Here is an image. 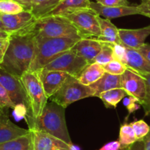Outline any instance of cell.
Listing matches in <instances>:
<instances>
[{
  "instance_id": "obj_1",
  "label": "cell",
  "mask_w": 150,
  "mask_h": 150,
  "mask_svg": "<svg viewBox=\"0 0 150 150\" xmlns=\"http://www.w3.org/2000/svg\"><path fill=\"white\" fill-rule=\"evenodd\" d=\"M34 28L10 35L9 46L0 64L1 68L19 79L29 70L33 59L35 40Z\"/></svg>"
},
{
  "instance_id": "obj_2",
  "label": "cell",
  "mask_w": 150,
  "mask_h": 150,
  "mask_svg": "<svg viewBox=\"0 0 150 150\" xmlns=\"http://www.w3.org/2000/svg\"><path fill=\"white\" fill-rule=\"evenodd\" d=\"M26 96V121L31 130L41 117L49 99L43 88L38 71H27L20 78Z\"/></svg>"
},
{
  "instance_id": "obj_3",
  "label": "cell",
  "mask_w": 150,
  "mask_h": 150,
  "mask_svg": "<svg viewBox=\"0 0 150 150\" xmlns=\"http://www.w3.org/2000/svg\"><path fill=\"white\" fill-rule=\"evenodd\" d=\"M66 108L52 102L47 103L41 117L31 130L44 132L69 144H73L65 117Z\"/></svg>"
},
{
  "instance_id": "obj_4",
  "label": "cell",
  "mask_w": 150,
  "mask_h": 150,
  "mask_svg": "<svg viewBox=\"0 0 150 150\" xmlns=\"http://www.w3.org/2000/svg\"><path fill=\"white\" fill-rule=\"evenodd\" d=\"M78 40L70 38H35L34 56L28 71H38L62 54L71 49Z\"/></svg>"
},
{
  "instance_id": "obj_5",
  "label": "cell",
  "mask_w": 150,
  "mask_h": 150,
  "mask_svg": "<svg viewBox=\"0 0 150 150\" xmlns=\"http://www.w3.org/2000/svg\"><path fill=\"white\" fill-rule=\"evenodd\" d=\"M35 38L82 39L75 26L63 16H48L37 19L34 28Z\"/></svg>"
},
{
  "instance_id": "obj_6",
  "label": "cell",
  "mask_w": 150,
  "mask_h": 150,
  "mask_svg": "<svg viewBox=\"0 0 150 150\" xmlns=\"http://www.w3.org/2000/svg\"><path fill=\"white\" fill-rule=\"evenodd\" d=\"M94 92L89 86H85L76 78L69 76L59 90L51 96V101L66 108L76 101L94 97Z\"/></svg>"
},
{
  "instance_id": "obj_7",
  "label": "cell",
  "mask_w": 150,
  "mask_h": 150,
  "mask_svg": "<svg viewBox=\"0 0 150 150\" xmlns=\"http://www.w3.org/2000/svg\"><path fill=\"white\" fill-rule=\"evenodd\" d=\"M63 16L75 26L82 39L96 38L101 34L99 15L90 7L78 9Z\"/></svg>"
},
{
  "instance_id": "obj_8",
  "label": "cell",
  "mask_w": 150,
  "mask_h": 150,
  "mask_svg": "<svg viewBox=\"0 0 150 150\" xmlns=\"http://www.w3.org/2000/svg\"><path fill=\"white\" fill-rule=\"evenodd\" d=\"M89 63L71 49L62 54L44 67L46 70H56L68 73L77 79Z\"/></svg>"
},
{
  "instance_id": "obj_9",
  "label": "cell",
  "mask_w": 150,
  "mask_h": 150,
  "mask_svg": "<svg viewBox=\"0 0 150 150\" xmlns=\"http://www.w3.org/2000/svg\"><path fill=\"white\" fill-rule=\"evenodd\" d=\"M0 16L4 31L9 35L33 29L37 21L32 12L27 10L16 14H0Z\"/></svg>"
},
{
  "instance_id": "obj_10",
  "label": "cell",
  "mask_w": 150,
  "mask_h": 150,
  "mask_svg": "<svg viewBox=\"0 0 150 150\" xmlns=\"http://www.w3.org/2000/svg\"><path fill=\"white\" fill-rule=\"evenodd\" d=\"M31 150H80L78 146L69 144L51 135L37 130H29Z\"/></svg>"
},
{
  "instance_id": "obj_11",
  "label": "cell",
  "mask_w": 150,
  "mask_h": 150,
  "mask_svg": "<svg viewBox=\"0 0 150 150\" xmlns=\"http://www.w3.org/2000/svg\"><path fill=\"white\" fill-rule=\"evenodd\" d=\"M0 84L4 88L15 107L24 105L26 108V96L20 79L0 67Z\"/></svg>"
},
{
  "instance_id": "obj_12",
  "label": "cell",
  "mask_w": 150,
  "mask_h": 150,
  "mask_svg": "<svg viewBox=\"0 0 150 150\" xmlns=\"http://www.w3.org/2000/svg\"><path fill=\"white\" fill-rule=\"evenodd\" d=\"M120 83L121 88L124 89L128 95L137 98L141 104L146 97V83L144 77L127 68L121 75Z\"/></svg>"
},
{
  "instance_id": "obj_13",
  "label": "cell",
  "mask_w": 150,
  "mask_h": 150,
  "mask_svg": "<svg viewBox=\"0 0 150 150\" xmlns=\"http://www.w3.org/2000/svg\"><path fill=\"white\" fill-rule=\"evenodd\" d=\"M38 73L44 92L48 98L54 95L59 90L69 76H70L65 72L46 70L44 69L38 70Z\"/></svg>"
},
{
  "instance_id": "obj_14",
  "label": "cell",
  "mask_w": 150,
  "mask_h": 150,
  "mask_svg": "<svg viewBox=\"0 0 150 150\" xmlns=\"http://www.w3.org/2000/svg\"><path fill=\"white\" fill-rule=\"evenodd\" d=\"M119 35L122 45L138 49L150 35V25L140 29H119Z\"/></svg>"
},
{
  "instance_id": "obj_15",
  "label": "cell",
  "mask_w": 150,
  "mask_h": 150,
  "mask_svg": "<svg viewBox=\"0 0 150 150\" xmlns=\"http://www.w3.org/2000/svg\"><path fill=\"white\" fill-rule=\"evenodd\" d=\"M90 7L96 12L99 16H103L104 18L112 19L124 16L140 15L137 6H104L98 2L90 3Z\"/></svg>"
},
{
  "instance_id": "obj_16",
  "label": "cell",
  "mask_w": 150,
  "mask_h": 150,
  "mask_svg": "<svg viewBox=\"0 0 150 150\" xmlns=\"http://www.w3.org/2000/svg\"><path fill=\"white\" fill-rule=\"evenodd\" d=\"M29 133V129L22 128L11 122L7 110L0 111V144L24 136Z\"/></svg>"
},
{
  "instance_id": "obj_17",
  "label": "cell",
  "mask_w": 150,
  "mask_h": 150,
  "mask_svg": "<svg viewBox=\"0 0 150 150\" xmlns=\"http://www.w3.org/2000/svg\"><path fill=\"white\" fill-rule=\"evenodd\" d=\"M101 49V42L94 38L80 39L71 48L72 51L86 60L89 64L95 62L96 57Z\"/></svg>"
},
{
  "instance_id": "obj_18",
  "label": "cell",
  "mask_w": 150,
  "mask_h": 150,
  "mask_svg": "<svg viewBox=\"0 0 150 150\" xmlns=\"http://www.w3.org/2000/svg\"><path fill=\"white\" fill-rule=\"evenodd\" d=\"M126 48V66L140 75L150 73V63L137 49Z\"/></svg>"
},
{
  "instance_id": "obj_19",
  "label": "cell",
  "mask_w": 150,
  "mask_h": 150,
  "mask_svg": "<svg viewBox=\"0 0 150 150\" xmlns=\"http://www.w3.org/2000/svg\"><path fill=\"white\" fill-rule=\"evenodd\" d=\"M98 21L99 23L101 34L99 36L94 39L101 42L121 45L119 35V29L112 22H110V19L101 18L99 16Z\"/></svg>"
},
{
  "instance_id": "obj_20",
  "label": "cell",
  "mask_w": 150,
  "mask_h": 150,
  "mask_svg": "<svg viewBox=\"0 0 150 150\" xmlns=\"http://www.w3.org/2000/svg\"><path fill=\"white\" fill-rule=\"evenodd\" d=\"M120 78L121 76L112 75L105 72L98 81L89 86L94 90V97L99 98L100 94L102 92L112 89L121 88Z\"/></svg>"
},
{
  "instance_id": "obj_21",
  "label": "cell",
  "mask_w": 150,
  "mask_h": 150,
  "mask_svg": "<svg viewBox=\"0 0 150 150\" xmlns=\"http://www.w3.org/2000/svg\"><path fill=\"white\" fill-rule=\"evenodd\" d=\"M90 3L91 0H60L58 4L45 16H64L78 9L89 7Z\"/></svg>"
},
{
  "instance_id": "obj_22",
  "label": "cell",
  "mask_w": 150,
  "mask_h": 150,
  "mask_svg": "<svg viewBox=\"0 0 150 150\" xmlns=\"http://www.w3.org/2000/svg\"><path fill=\"white\" fill-rule=\"evenodd\" d=\"M105 73L103 66L96 62L89 64L85 69L80 76L77 78L78 81L85 86H90L98 81Z\"/></svg>"
},
{
  "instance_id": "obj_23",
  "label": "cell",
  "mask_w": 150,
  "mask_h": 150,
  "mask_svg": "<svg viewBox=\"0 0 150 150\" xmlns=\"http://www.w3.org/2000/svg\"><path fill=\"white\" fill-rule=\"evenodd\" d=\"M128 95L124 89L122 88H116L102 92L99 98L101 99L106 108H116L119 103Z\"/></svg>"
},
{
  "instance_id": "obj_24",
  "label": "cell",
  "mask_w": 150,
  "mask_h": 150,
  "mask_svg": "<svg viewBox=\"0 0 150 150\" xmlns=\"http://www.w3.org/2000/svg\"><path fill=\"white\" fill-rule=\"evenodd\" d=\"M60 0H31V12L37 19L44 17L58 4Z\"/></svg>"
},
{
  "instance_id": "obj_25",
  "label": "cell",
  "mask_w": 150,
  "mask_h": 150,
  "mask_svg": "<svg viewBox=\"0 0 150 150\" xmlns=\"http://www.w3.org/2000/svg\"><path fill=\"white\" fill-rule=\"evenodd\" d=\"M0 150H31L30 132L24 136L0 144Z\"/></svg>"
},
{
  "instance_id": "obj_26",
  "label": "cell",
  "mask_w": 150,
  "mask_h": 150,
  "mask_svg": "<svg viewBox=\"0 0 150 150\" xmlns=\"http://www.w3.org/2000/svg\"><path fill=\"white\" fill-rule=\"evenodd\" d=\"M138 140H137L136 136L131 125L126 122L121 125L119 130V142L122 149L128 147L132 144L136 142Z\"/></svg>"
},
{
  "instance_id": "obj_27",
  "label": "cell",
  "mask_w": 150,
  "mask_h": 150,
  "mask_svg": "<svg viewBox=\"0 0 150 150\" xmlns=\"http://www.w3.org/2000/svg\"><path fill=\"white\" fill-rule=\"evenodd\" d=\"M113 44V43L101 42V49L99 54L96 57L95 62L103 66L114 60Z\"/></svg>"
},
{
  "instance_id": "obj_28",
  "label": "cell",
  "mask_w": 150,
  "mask_h": 150,
  "mask_svg": "<svg viewBox=\"0 0 150 150\" xmlns=\"http://www.w3.org/2000/svg\"><path fill=\"white\" fill-rule=\"evenodd\" d=\"M24 10V7L15 0H0V14H16Z\"/></svg>"
},
{
  "instance_id": "obj_29",
  "label": "cell",
  "mask_w": 150,
  "mask_h": 150,
  "mask_svg": "<svg viewBox=\"0 0 150 150\" xmlns=\"http://www.w3.org/2000/svg\"><path fill=\"white\" fill-rule=\"evenodd\" d=\"M133 128L134 132L136 136L137 140L141 141L148 134L150 130V126L144 120H140L129 123Z\"/></svg>"
},
{
  "instance_id": "obj_30",
  "label": "cell",
  "mask_w": 150,
  "mask_h": 150,
  "mask_svg": "<svg viewBox=\"0 0 150 150\" xmlns=\"http://www.w3.org/2000/svg\"><path fill=\"white\" fill-rule=\"evenodd\" d=\"M103 68L106 73L116 76H121L127 69V67L121 62L114 59L103 65Z\"/></svg>"
},
{
  "instance_id": "obj_31",
  "label": "cell",
  "mask_w": 150,
  "mask_h": 150,
  "mask_svg": "<svg viewBox=\"0 0 150 150\" xmlns=\"http://www.w3.org/2000/svg\"><path fill=\"white\" fill-rule=\"evenodd\" d=\"M144 77L146 83V97L145 99L141 103V105L143 107L145 116L150 115V73L141 75Z\"/></svg>"
},
{
  "instance_id": "obj_32",
  "label": "cell",
  "mask_w": 150,
  "mask_h": 150,
  "mask_svg": "<svg viewBox=\"0 0 150 150\" xmlns=\"http://www.w3.org/2000/svg\"><path fill=\"white\" fill-rule=\"evenodd\" d=\"M7 108H15V105L11 101L4 88L0 84V111Z\"/></svg>"
},
{
  "instance_id": "obj_33",
  "label": "cell",
  "mask_w": 150,
  "mask_h": 150,
  "mask_svg": "<svg viewBox=\"0 0 150 150\" xmlns=\"http://www.w3.org/2000/svg\"><path fill=\"white\" fill-rule=\"evenodd\" d=\"M114 59L118 60L126 65V48L121 44H113Z\"/></svg>"
},
{
  "instance_id": "obj_34",
  "label": "cell",
  "mask_w": 150,
  "mask_h": 150,
  "mask_svg": "<svg viewBox=\"0 0 150 150\" xmlns=\"http://www.w3.org/2000/svg\"><path fill=\"white\" fill-rule=\"evenodd\" d=\"M128 96L129 97H128L127 99L125 100L124 105H126V108L129 111V114H130L133 113L134 111H136V110H138L141 104H140L139 101L137 98L130 96V95H128Z\"/></svg>"
},
{
  "instance_id": "obj_35",
  "label": "cell",
  "mask_w": 150,
  "mask_h": 150,
  "mask_svg": "<svg viewBox=\"0 0 150 150\" xmlns=\"http://www.w3.org/2000/svg\"><path fill=\"white\" fill-rule=\"evenodd\" d=\"M96 1L104 6H127L129 5L128 0H96Z\"/></svg>"
},
{
  "instance_id": "obj_36",
  "label": "cell",
  "mask_w": 150,
  "mask_h": 150,
  "mask_svg": "<svg viewBox=\"0 0 150 150\" xmlns=\"http://www.w3.org/2000/svg\"><path fill=\"white\" fill-rule=\"evenodd\" d=\"M140 15L150 18V0H141V4L137 5Z\"/></svg>"
},
{
  "instance_id": "obj_37",
  "label": "cell",
  "mask_w": 150,
  "mask_h": 150,
  "mask_svg": "<svg viewBox=\"0 0 150 150\" xmlns=\"http://www.w3.org/2000/svg\"><path fill=\"white\" fill-rule=\"evenodd\" d=\"M9 43H10L9 37L5 38H0V64L4 59L6 51L9 46Z\"/></svg>"
},
{
  "instance_id": "obj_38",
  "label": "cell",
  "mask_w": 150,
  "mask_h": 150,
  "mask_svg": "<svg viewBox=\"0 0 150 150\" xmlns=\"http://www.w3.org/2000/svg\"><path fill=\"white\" fill-rule=\"evenodd\" d=\"M122 149L119 141H113L104 144L99 150H121Z\"/></svg>"
},
{
  "instance_id": "obj_39",
  "label": "cell",
  "mask_w": 150,
  "mask_h": 150,
  "mask_svg": "<svg viewBox=\"0 0 150 150\" xmlns=\"http://www.w3.org/2000/svg\"><path fill=\"white\" fill-rule=\"evenodd\" d=\"M138 50L143 55V57L150 63V44L144 43Z\"/></svg>"
},
{
  "instance_id": "obj_40",
  "label": "cell",
  "mask_w": 150,
  "mask_h": 150,
  "mask_svg": "<svg viewBox=\"0 0 150 150\" xmlns=\"http://www.w3.org/2000/svg\"><path fill=\"white\" fill-rule=\"evenodd\" d=\"M128 150H144V141H137L128 147Z\"/></svg>"
},
{
  "instance_id": "obj_41",
  "label": "cell",
  "mask_w": 150,
  "mask_h": 150,
  "mask_svg": "<svg viewBox=\"0 0 150 150\" xmlns=\"http://www.w3.org/2000/svg\"><path fill=\"white\" fill-rule=\"evenodd\" d=\"M15 1L19 2V4L24 7V10L31 11V10H32V3H31V0H15Z\"/></svg>"
},
{
  "instance_id": "obj_42",
  "label": "cell",
  "mask_w": 150,
  "mask_h": 150,
  "mask_svg": "<svg viewBox=\"0 0 150 150\" xmlns=\"http://www.w3.org/2000/svg\"><path fill=\"white\" fill-rule=\"evenodd\" d=\"M143 141L144 143V150H150V130L148 134L144 138Z\"/></svg>"
},
{
  "instance_id": "obj_43",
  "label": "cell",
  "mask_w": 150,
  "mask_h": 150,
  "mask_svg": "<svg viewBox=\"0 0 150 150\" xmlns=\"http://www.w3.org/2000/svg\"><path fill=\"white\" fill-rule=\"evenodd\" d=\"M10 36L9 34L7 32H4V31L0 30V38H8Z\"/></svg>"
},
{
  "instance_id": "obj_44",
  "label": "cell",
  "mask_w": 150,
  "mask_h": 150,
  "mask_svg": "<svg viewBox=\"0 0 150 150\" xmlns=\"http://www.w3.org/2000/svg\"><path fill=\"white\" fill-rule=\"evenodd\" d=\"M0 30L4 31V26H3V23H2V22H1V16H0ZM4 32H5V31H4Z\"/></svg>"
},
{
  "instance_id": "obj_45",
  "label": "cell",
  "mask_w": 150,
  "mask_h": 150,
  "mask_svg": "<svg viewBox=\"0 0 150 150\" xmlns=\"http://www.w3.org/2000/svg\"><path fill=\"white\" fill-rule=\"evenodd\" d=\"M129 147V146H128ZM128 147H125V148H123V149H121V150H128Z\"/></svg>"
}]
</instances>
